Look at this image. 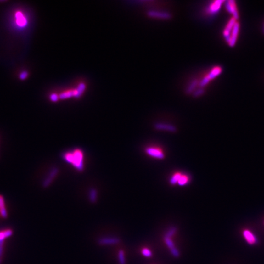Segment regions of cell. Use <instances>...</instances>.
Returning <instances> with one entry per match:
<instances>
[{
	"label": "cell",
	"instance_id": "obj_1",
	"mask_svg": "<svg viewBox=\"0 0 264 264\" xmlns=\"http://www.w3.org/2000/svg\"><path fill=\"white\" fill-rule=\"evenodd\" d=\"M64 160L72 165L75 169L81 172L84 170V152L80 149H75L71 151L64 153Z\"/></svg>",
	"mask_w": 264,
	"mask_h": 264
},
{
	"label": "cell",
	"instance_id": "obj_2",
	"mask_svg": "<svg viewBox=\"0 0 264 264\" xmlns=\"http://www.w3.org/2000/svg\"><path fill=\"white\" fill-rule=\"evenodd\" d=\"M29 19L26 13L21 9L14 11L13 14L12 24L15 30L22 31L29 25Z\"/></svg>",
	"mask_w": 264,
	"mask_h": 264
},
{
	"label": "cell",
	"instance_id": "obj_3",
	"mask_svg": "<svg viewBox=\"0 0 264 264\" xmlns=\"http://www.w3.org/2000/svg\"><path fill=\"white\" fill-rule=\"evenodd\" d=\"M222 69L221 66L219 65H216L211 68L209 72L205 75L200 81H199V86L200 87L204 88V87L209 85L211 81L222 74Z\"/></svg>",
	"mask_w": 264,
	"mask_h": 264
},
{
	"label": "cell",
	"instance_id": "obj_4",
	"mask_svg": "<svg viewBox=\"0 0 264 264\" xmlns=\"http://www.w3.org/2000/svg\"><path fill=\"white\" fill-rule=\"evenodd\" d=\"M145 153L151 158L157 160H163L165 158V154L161 148L155 146H148L144 149Z\"/></svg>",
	"mask_w": 264,
	"mask_h": 264
},
{
	"label": "cell",
	"instance_id": "obj_5",
	"mask_svg": "<svg viewBox=\"0 0 264 264\" xmlns=\"http://www.w3.org/2000/svg\"><path fill=\"white\" fill-rule=\"evenodd\" d=\"M240 23H239V21H237L235 25L233 26L232 30L230 32L228 40L226 42L230 47H233L235 45L237 41L238 40V37H239V35L240 32Z\"/></svg>",
	"mask_w": 264,
	"mask_h": 264
},
{
	"label": "cell",
	"instance_id": "obj_6",
	"mask_svg": "<svg viewBox=\"0 0 264 264\" xmlns=\"http://www.w3.org/2000/svg\"><path fill=\"white\" fill-rule=\"evenodd\" d=\"M225 3L222 0H216L212 1L206 8V14L210 16H214L217 14L222 8V4Z\"/></svg>",
	"mask_w": 264,
	"mask_h": 264
},
{
	"label": "cell",
	"instance_id": "obj_7",
	"mask_svg": "<svg viewBox=\"0 0 264 264\" xmlns=\"http://www.w3.org/2000/svg\"><path fill=\"white\" fill-rule=\"evenodd\" d=\"M224 6L226 11L229 12V14L232 15V17L234 18L237 20H239L240 17L236 2L233 0H229L225 1Z\"/></svg>",
	"mask_w": 264,
	"mask_h": 264
},
{
	"label": "cell",
	"instance_id": "obj_8",
	"mask_svg": "<svg viewBox=\"0 0 264 264\" xmlns=\"http://www.w3.org/2000/svg\"><path fill=\"white\" fill-rule=\"evenodd\" d=\"M163 240H164V242L166 244V245L168 248L171 253L172 255V256L176 257V258L179 257L180 255L179 251L176 247L175 244L174 243V242L172 241V236H169V235L165 234V235L163 237Z\"/></svg>",
	"mask_w": 264,
	"mask_h": 264
},
{
	"label": "cell",
	"instance_id": "obj_9",
	"mask_svg": "<svg viewBox=\"0 0 264 264\" xmlns=\"http://www.w3.org/2000/svg\"><path fill=\"white\" fill-rule=\"evenodd\" d=\"M243 235L246 242L250 245H254L259 243V240L253 233L248 229L244 230Z\"/></svg>",
	"mask_w": 264,
	"mask_h": 264
},
{
	"label": "cell",
	"instance_id": "obj_10",
	"mask_svg": "<svg viewBox=\"0 0 264 264\" xmlns=\"http://www.w3.org/2000/svg\"><path fill=\"white\" fill-rule=\"evenodd\" d=\"M120 242V239L115 237H102L98 240V243L100 245H115Z\"/></svg>",
	"mask_w": 264,
	"mask_h": 264
},
{
	"label": "cell",
	"instance_id": "obj_11",
	"mask_svg": "<svg viewBox=\"0 0 264 264\" xmlns=\"http://www.w3.org/2000/svg\"><path fill=\"white\" fill-rule=\"evenodd\" d=\"M59 172V170L56 168H53L49 173L48 176L46 177V179L44 180L43 183V186L44 187H48L51 183L53 182L54 179L56 177V176L58 175Z\"/></svg>",
	"mask_w": 264,
	"mask_h": 264
},
{
	"label": "cell",
	"instance_id": "obj_12",
	"mask_svg": "<svg viewBox=\"0 0 264 264\" xmlns=\"http://www.w3.org/2000/svg\"><path fill=\"white\" fill-rule=\"evenodd\" d=\"M0 216L4 218L8 216V212L6 208L4 199L1 195H0Z\"/></svg>",
	"mask_w": 264,
	"mask_h": 264
},
{
	"label": "cell",
	"instance_id": "obj_13",
	"mask_svg": "<svg viewBox=\"0 0 264 264\" xmlns=\"http://www.w3.org/2000/svg\"><path fill=\"white\" fill-rule=\"evenodd\" d=\"M190 176H189L188 175L182 174L179 180L177 182V185L181 187L185 186L188 184V183L190 182Z\"/></svg>",
	"mask_w": 264,
	"mask_h": 264
},
{
	"label": "cell",
	"instance_id": "obj_14",
	"mask_svg": "<svg viewBox=\"0 0 264 264\" xmlns=\"http://www.w3.org/2000/svg\"><path fill=\"white\" fill-rule=\"evenodd\" d=\"M182 174V173H181L180 172H176L174 173L169 178V183L172 185H175L177 184V182L179 180Z\"/></svg>",
	"mask_w": 264,
	"mask_h": 264
},
{
	"label": "cell",
	"instance_id": "obj_15",
	"mask_svg": "<svg viewBox=\"0 0 264 264\" xmlns=\"http://www.w3.org/2000/svg\"><path fill=\"white\" fill-rule=\"evenodd\" d=\"M98 193L95 188H91L89 191V199L91 203H95L97 200Z\"/></svg>",
	"mask_w": 264,
	"mask_h": 264
},
{
	"label": "cell",
	"instance_id": "obj_16",
	"mask_svg": "<svg viewBox=\"0 0 264 264\" xmlns=\"http://www.w3.org/2000/svg\"><path fill=\"white\" fill-rule=\"evenodd\" d=\"M12 235V231L11 229H4L0 231V242L4 241L6 239L11 237Z\"/></svg>",
	"mask_w": 264,
	"mask_h": 264
},
{
	"label": "cell",
	"instance_id": "obj_17",
	"mask_svg": "<svg viewBox=\"0 0 264 264\" xmlns=\"http://www.w3.org/2000/svg\"><path fill=\"white\" fill-rule=\"evenodd\" d=\"M156 128L159 130H166L170 132H176V128L172 126H168V125H161V124H158L157 125Z\"/></svg>",
	"mask_w": 264,
	"mask_h": 264
},
{
	"label": "cell",
	"instance_id": "obj_18",
	"mask_svg": "<svg viewBox=\"0 0 264 264\" xmlns=\"http://www.w3.org/2000/svg\"><path fill=\"white\" fill-rule=\"evenodd\" d=\"M118 259L119 264H126L125 253L123 250H120L118 251Z\"/></svg>",
	"mask_w": 264,
	"mask_h": 264
},
{
	"label": "cell",
	"instance_id": "obj_19",
	"mask_svg": "<svg viewBox=\"0 0 264 264\" xmlns=\"http://www.w3.org/2000/svg\"><path fill=\"white\" fill-rule=\"evenodd\" d=\"M141 254H143V256L148 258L151 257L152 256V252L150 251V249H149L148 248H143L141 250Z\"/></svg>",
	"mask_w": 264,
	"mask_h": 264
},
{
	"label": "cell",
	"instance_id": "obj_20",
	"mask_svg": "<svg viewBox=\"0 0 264 264\" xmlns=\"http://www.w3.org/2000/svg\"><path fill=\"white\" fill-rule=\"evenodd\" d=\"M50 100L53 102H56L59 100V94L56 93H52L50 95Z\"/></svg>",
	"mask_w": 264,
	"mask_h": 264
},
{
	"label": "cell",
	"instance_id": "obj_21",
	"mask_svg": "<svg viewBox=\"0 0 264 264\" xmlns=\"http://www.w3.org/2000/svg\"><path fill=\"white\" fill-rule=\"evenodd\" d=\"M28 75H29L28 72L27 71L24 70V71L20 72V74L19 75V78L21 80H26L28 78Z\"/></svg>",
	"mask_w": 264,
	"mask_h": 264
},
{
	"label": "cell",
	"instance_id": "obj_22",
	"mask_svg": "<svg viewBox=\"0 0 264 264\" xmlns=\"http://www.w3.org/2000/svg\"><path fill=\"white\" fill-rule=\"evenodd\" d=\"M204 91H205V90H204V88L200 87L199 89H198L196 91H195L194 92V95L195 97H199L204 93Z\"/></svg>",
	"mask_w": 264,
	"mask_h": 264
},
{
	"label": "cell",
	"instance_id": "obj_23",
	"mask_svg": "<svg viewBox=\"0 0 264 264\" xmlns=\"http://www.w3.org/2000/svg\"><path fill=\"white\" fill-rule=\"evenodd\" d=\"M3 242L4 241L0 242V257L2 256L3 251Z\"/></svg>",
	"mask_w": 264,
	"mask_h": 264
},
{
	"label": "cell",
	"instance_id": "obj_24",
	"mask_svg": "<svg viewBox=\"0 0 264 264\" xmlns=\"http://www.w3.org/2000/svg\"><path fill=\"white\" fill-rule=\"evenodd\" d=\"M1 259H0V264H1Z\"/></svg>",
	"mask_w": 264,
	"mask_h": 264
},
{
	"label": "cell",
	"instance_id": "obj_25",
	"mask_svg": "<svg viewBox=\"0 0 264 264\" xmlns=\"http://www.w3.org/2000/svg\"></svg>",
	"mask_w": 264,
	"mask_h": 264
}]
</instances>
